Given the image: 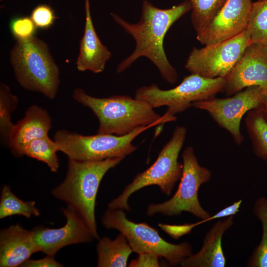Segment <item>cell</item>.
I'll use <instances>...</instances> for the list:
<instances>
[{"mask_svg":"<svg viewBox=\"0 0 267 267\" xmlns=\"http://www.w3.org/2000/svg\"><path fill=\"white\" fill-rule=\"evenodd\" d=\"M36 28L31 17H28L14 18L10 24L11 31L17 40L27 39L34 36Z\"/></svg>","mask_w":267,"mask_h":267,"instance_id":"4316f807","label":"cell"},{"mask_svg":"<svg viewBox=\"0 0 267 267\" xmlns=\"http://www.w3.org/2000/svg\"><path fill=\"white\" fill-rule=\"evenodd\" d=\"M38 252L32 230L19 223L12 224L0 231V267H20Z\"/></svg>","mask_w":267,"mask_h":267,"instance_id":"2e32d148","label":"cell"},{"mask_svg":"<svg viewBox=\"0 0 267 267\" xmlns=\"http://www.w3.org/2000/svg\"><path fill=\"white\" fill-rule=\"evenodd\" d=\"M61 211L66 219L63 226L50 228L39 225L32 229L38 252L54 257L65 246L89 243L95 239L92 231L73 210L67 207L62 208Z\"/></svg>","mask_w":267,"mask_h":267,"instance_id":"7c38bea8","label":"cell"},{"mask_svg":"<svg viewBox=\"0 0 267 267\" xmlns=\"http://www.w3.org/2000/svg\"><path fill=\"white\" fill-rule=\"evenodd\" d=\"M40 215L34 201H25L17 197L9 186H3L0 199V219L13 215H21L26 218Z\"/></svg>","mask_w":267,"mask_h":267,"instance_id":"44dd1931","label":"cell"},{"mask_svg":"<svg viewBox=\"0 0 267 267\" xmlns=\"http://www.w3.org/2000/svg\"><path fill=\"white\" fill-rule=\"evenodd\" d=\"M10 59L22 87L40 92L50 99L55 97L60 83L59 69L45 43L35 36L17 40Z\"/></svg>","mask_w":267,"mask_h":267,"instance_id":"277c9868","label":"cell"},{"mask_svg":"<svg viewBox=\"0 0 267 267\" xmlns=\"http://www.w3.org/2000/svg\"><path fill=\"white\" fill-rule=\"evenodd\" d=\"M18 103V98L13 94L9 87L3 83L0 85V134L2 142L8 145L11 132L14 126L11 115Z\"/></svg>","mask_w":267,"mask_h":267,"instance_id":"cb8c5ba5","label":"cell"},{"mask_svg":"<svg viewBox=\"0 0 267 267\" xmlns=\"http://www.w3.org/2000/svg\"><path fill=\"white\" fill-rule=\"evenodd\" d=\"M189 1L191 5V23L197 33L210 23L227 0Z\"/></svg>","mask_w":267,"mask_h":267,"instance_id":"484cf974","label":"cell"},{"mask_svg":"<svg viewBox=\"0 0 267 267\" xmlns=\"http://www.w3.org/2000/svg\"><path fill=\"white\" fill-rule=\"evenodd\" d=\"M224 78H207L192 74L185 77L178 86L163 90L155 84L140 87L135 91V98L143 100L153 109L165 106L163 115L171 122L177 119L175 114L192 106V103L216 96L224 90Z\"/></svg>","mask_w":267,"mask_h":267,"instance_id":"8992f818","label":"cell"},{"mask_svg":"<svg viewBox=\"0 0 267 267\" xmlns=\"http://www.w3.org/2000/svg\"><path fill=\"white\" fill-rule=\"evenodd\" d=\"M51 122L46 110L37 105L29 106L23 118L14 125L10 134L8 145L13 155L23 156L24 148L29 142L48 136Z\"/></svg>","mask_w":267,"mask_h":267,"instance_id":"9a60e30c","label":"cell"},{"mask_svg":"<svg viewBox=\"0 0 267 267\" xmlns=\"http://www.w3.org/2000/svg\"><path fill=\"white\" fill-rule=\"evenodd\" d=\"M224 78L223 91L227 96L251 86L259 87L267 95V45L251 43Z\"/></svg>","mask_w":267,"mask_h":267,"instance_id":"4fadbf2b","label":"cell"},{"mask_svg":"<svg viewBox=\"0 0 267 267\" xmlns=\"http://www.w3.org/2000/svg\"><path fill=\"white\" fill-rule=\"evenodd\" d=\"M267 96L259 87L251 86L228 97H214L195 102L192 106L207 112L220 127L230 134L235 143L240 146L244 140L240 131L243 117L251 110L260 108Z\"/></svg>","mask_w":267,"mask_h":267,"instance_id":"8fae6325","label":"cell"},{"mask_svg":"<svg viewBox=\"0 0 267 267\" xmlns=\"http://www.w3.org/2000/svg\"><path fill=\"white\" fill-rule=\"evenodd\" d=\"M86 20L84 33L80 42L79 54L76 61L80 71H90L94 73L102 72L111 52L99 40L95 30L90 11L89 0H85Z\"/></svg>","mask_w":267,"mask_h":267,"instance_id":"e0dca14e","label":"cell"},{"mask_svg":"<svg viewBox=\"0 0 267 267\" xmlns=\"http://www.w3.org/2000/svg\"><path fill=\"white\" fill-rule=\"evenodd\" d=\"M73 98L90 108L99 121L97 134L124 135L138 127L156 126L169 121L161 116L146 102L127 95L98 98L81 89L73 90Z\"/></svg>","mask_w":267,"mask_h":267,"instance_id":"3957f363","label":"cell"},{"mask_svg":"<svg viewBox=\"0 0 267 267\" xmlns=\"http://www.w3.org/2000/svg\"><path fill=\"white\" fill-rule=\"evenodd\" d=\"M253 212L262 223V236L260 243L249 258L247 266L267 267V199L259 198L254 204Z\"/></svg>","mask_w":267,"mask_h":267,"instance_id":"603a6c76","label":"cell"},{"mask_svg":"<svg viewBox=\"0 0 267 267\" xmlns=\"http://www.w3.org/2000/svg\"><path fill=\"white\" fill-rule=\"evenodd\" d=\"M191 10V4L187 0L167 9L159 8L144 0L140 18L137 23L129 22L111 13L114 21L135 42L134 50L118 64L117 72H123L139 58L145 57L157 67L165 81L171 84L176 83L178 73L166 55L164 40L173 24Z\"/></svg>","mask_w":267,"mask_h":267,"instance_id":"6da1fadb","label":"cell"},{"mask_svg":"<svg viewBox=\"0 0 267 267\" xmlns=\"http://www.w3.org/2000/svg\"><path fill=\"white\" fill-rule=\"evenodd\" d=\"M58 151L55 141L47 136L29 142L24 148L23 155L44 163L51 172L56 173L59 167Z\"/></svg>","mask_w":267,"mask_h":267,"instance_id":"7402d4cb","label":"cell"},{"mask_svg":"<svg viewBox=\"0 0 267 267\" xmlns=\"http://www.w3.org/2000/svg\"><path fill=\"white\" fill-rule=\"evenodd\" d=\"M31 18L36 27L45 29L51 26L57 17L50 6L40 4L33 10Z\"/></svg>","mask_w":267,"mask_h":267,"instance_id":"83f0119b","label":"cell"},{"mask_svg":"<svg viewBox=\"0 0 267 267\" xmlns=\"http://www.w3.org/2000/svg\"><path fill=\"white\" fill-rule=\"evenodd\" d=\"M233 223L231 216L219 220L206 233L200 250L184 259L182 267H224L226 259L222 250V240L223 234Z\"/></svg>","mask_w":267,"mask_h":267,"instance_id":"ac0fdd59","label":"cell"},{"mask_svg":"<svg viewBox=\"0 0 267 267\" xmlns=\"http://www.w3.org/2000/svg\"><path fill=\"white\" fill-rule=\"evenodd\" d=\"M246 29L239 35L205 47L193 48L185 68L192 74L207 78H225L251 43Z\"/></svg>","mask_w":267,"mask_h":267,"instance_id":"30bf717a","label":"cell"},{"mask_svg":"<svg viewBox=\"0 0 267 267\" xmlns=\"http://www.w3.org/2000/svg\"><path fill=\"white\" fill-rule=\"evenodd\" d=\"M138 255V256L136 259L131 261L129 264L130 267H158L160 266L159 261V257L157 256L149 253H143Z\"/></svg>","mask_w":267,"mask_h":267,"instance_id":"f546056e","label":"cell"},{"mask_svg":"<svg viewBox=\"0 0 267 267\" xmlns=\"http://www.w3.org/2000/svg\"><path fill=\"white\" fill-rule=\"evenodd\" d=\"M101 221L105 228L116 229L123 234L133 252L138 254L152 253L164 258L169 265L178 266L192 254V246L188 242L169 243L146 223H135L128 219L123 210L108 209Z\"/></svg>","mask_w":267,"mask_h":267,"instance_id":"52a82bcc","label":"cell"},{"mask_svg":"<svg viewBox=\"0 0 267 267\" xmlns=\"http://www.w3.org/2000/svg\"><path fill=\"white\" fill-rule=\"evenodd\" d=\"M201 224L200 222L194 223H185L180 225L159 223V227L169 235L172 238L178 239L189 234L195 226Z\"/></svg>","mask_w":267,"mask_h":267,"instance_id":"f1b7e54d","label":"cell"},{"mask_svg":"<svg viewBox=\"0 0 267 267\" xmlns=\"http://www.w3.org/2000/svg\"><path fill=\"white\" fill-rule=\"evenodd\" d=\"M123 158L101 161H79L68 158L67 171L63 181L51 191L56 198L64 202L82 219L100 239L95 216L96 198L100 182L111 169Z\"/></svg>","mask_w":267,"mask_h":267,"instance_id":"7a4b0ae2","label":"cell"},{"mask_svg":"<svg viewBox=\"0 0 267 267\" xmlns=\"http://www.w3.org/2000/svg\"><path fill=\"white\" fill-rule=\"evenodd\" d=\"M150 126L139 127L124 135L97 134L84 135L65 130L54 134L59 151L68 158L79 161H101L111 158H124L136 150L133 140Z\"/></svg>","mask_w":267,"mask_h":267,"instance_id":"ba28073f","label":"cell"},{"mask_svg":"<svg viewBox=\"0 0 267 267\" xmlns=\"http://www.w3.org/2000/svg\"><path fill=\"white\" fill-rule=\"evenodd\" d=\"M253 3L251 0H227L210 23L196 33L197 40L208 45L239 35L247 29Z\"/></svg>","mask_w":267,"mask_h":267,"instance_id":"5bb4252c","label":"cell"},{"mask_svg":"<svg viewBox=\"0 0 267 267\" xmlns=\"http://www.w3.org/2000/svg\"><path fill=\"white\" fill-rule=\"evenodd\" d=\"M245 124L254 154L267 161V122L262 111L255 109L248 112Z\"/></svg>","mask_w":267,"mask_h":267,"instance_id":"ffe728a7","label":"cell"},{"mask_svg":"<svg viewBox=\"0 0 267 267\" xmlns=\"http://www.w3.org/2000/svg\"><path fill=\"white\" fill-rule=\"evenodd\" d=\"M242 202V201L241 199L235 201L232 204L220 210L213 216H211L208 219L205 220H201L200 222L202 224L213 220L233 216L239 211Z\"/></svg>","mask_w":267,"mask_h":267,"instance_id":"1f68e13d","label":"cell"},{"mask_svg":"<svg viewBox=\"0 0 267 267\" xmlns=\"http://www.w3.org/2000/svg\"><path fill=\"white\" fill-rule=\"evenodd\" d=\"M63 266L56 261L54 257L46 256L45 257L38 259H28L21 265V267H61Z\"/></svg>","mask_w":267,"mask_h":267,"instance_id":"4dcf8cb0","label":"cell"},{"mask_svg":"<svg viewBox=\"0 0 267 267\" xmlns=\"http://www.w3.org/2000/svg\"><path fill=\"white\" fill-rule=\"evenodd\" d=\"M182 158L183 171L177 190L171 198L165 202L149 204L146 211L148 216L160 214L172 216L186 212L201 220L211 216L199 202L198 190L202 184L210 180L211 172L199 164L191 146L184 150Z\"/></svg>","mask_w":267,"mask_h":267,"instance_id":"9c48e42d","label":"cell"},{"mask_svg":"<svg viewBox=\"0 0 267 267\" xmlns=\"http://www.w3.org/2000/svg\"><path fill=\"white\" fill-rule=\"evenodd\" d=\"M96 245L98 267H126L133 252L125 235L120 233L115 239L100 238Z\"/></svg>","mask_w":267,"mask_h":267,"instance_id":"d6986e66","label":"cell"},{"mask_svg":"<svg viewBox=\"0 0 267 267\" xmlns=\"http://www.w3.org/2000/svg\"><path fill=\"white\" fill-rule=\"evenodd\" d=\"M259 109L262 111L265 119L267 122V96L265 103Z\"/></svg>","mask_w":267,"mask_h":267,"instance_id":"d6a6232c","label":"cell"},{"mask_svg":"<svg viewBox=\"0 0 267 267\" xmlns=\"http://www.w3.org/2000/svg\"><path fill=\"white\" fill-rule=\"evenodd\" d=\"M246 29L252 43L267 45V0L253 3Z\"/></svg>","mask_w":267,"mask_h":267,"instance_id":"d4e9b609","label":"cell"},{"mask_svg":"<svg viewBox=\"0 0 267 267\" xmlns=\"http://www.w3.org/2000/svg\"><path fill=\"white\" fill-rule=\"evenodd\" d=\"M186 134L184 126H176L172 137L162 148L154 163L147 170L137 174L121 194L108 203V208L129 211V197L135 191L147 186L157 185L163 193L170 195L182 176L183 164L178 161V158Z\"/></svg>","mask_w":267,"mask_h":267,"instance_id":"5b68a950","label":"cell"}]
</instances>
